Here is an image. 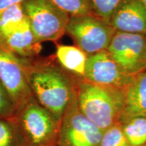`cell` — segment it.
Returning a JSON list of instances; mask_svg holds the SVG:
<instances>
[{
	"label": "cell",
	"instance_id": "obj_1",
	"mask_svg": "<svg viewBox=\"0 0 146 146\" xmlns=\"http://www.w3.org/2000/svg\"><path fill=\"white\" fill-rule=\"evenodd\" d=\"M25 70L33 96L61 121L75 92L74 76L60 66L54 56L25 58Z\"/></svg>",
	"mask_w": 146,
	"mask_h": 146
},
{
	"label": "cell",
	"instance_id": "obj_2",
	"mask_svg": "<svg viewBox=\"0 0 146 146\" xmlns=\"http://www.w3.org/2000/svg\"><path fill=\"white\" fill-rule=\"evenodd\" d=\"M73 76L77 103L83 114L102 131L119 123L125 89L96 85Z\"/></svg>",
	"mask_w": 146,
	"mask_h": 146
},
{
	"label": "cell",
	"instance_id": "obj_3",
	"mask_svg": "<svg viewBox=\"0 0 146 146\" xmlns=\"http://www.w3.org/2000/svg\"><path fill=\"white\" fill-rule=\"evenodd\" d=\"M25 146H57L60 122L33 96L16 111Z\"/></svg>",
	"mask_w": 146,
	"mask_h": 146
},
{
	"label": "cell",
	"instance_id": "obj_4",
	"mask_svg": "<svg viewBox=\"0 0 146 146\" xmlns=\"http://www.w3.org/2000/svg\"><path fill=\"white\" fill-rule=\"evenodd\" d=\"M25 15L37 43L56 42L66 33L68 14L49 0H24Z\"/></svg>",
	"mask_w": 146,
	"mask_h": 146
},
{
	"label": "cell",
	"instance_id": "obj_5",
	"mask_svg": "<svg viewBox=\"0 0 146 146\" xmlns=\"http://www.w3.org/2000/svg\"><path fill=\"white\" fill-rule=\"evenodd\" d=\"M116 32L109 23L94 14L70 16L66 33L87 56L106 50Z\"/></svg>",
	"mask_w": 146,
	"mask_h": 146
},
{
	"label": "cell",
	"instance_id": "obj_6",
	"mask_svg": "<svg viewBox=\"0 0 146 146\" xmlns=\"http://www.w3.org/2000/svg\"><path fill=\"white\" fill-rule=\"evenodd\" d=\"M102 135L79 109L75 89L60 122L57 146H99Z\"/></svg>",
	"mask_w": 146,
	"mask_h": 146
},
{
	"label": "cell",
	"instance_id": "obj_7",
	"mask_svg": "<svg viewBox=\"0 0 146 146\" xmlns=\"http://www.w3.org/2000/svg\"><path fill=\"white\" fill-rule=\"evenodd\" d=\"M106 50L127 74L135 76L146 70L144 35L116 31Z\"/></svg>",
	"mask_w": 146,
	"mask_h": 146
},
{
	"label": "cell",
	"instance_id": "obj_8",
	"mask_svg": "<svg viewBox=\"0 0 146 146\" xmlns=\"http://www.w3.org/2000/svg\"><path fill=\"white\" fill-rule=\"evenodd\" d=\"M25 58L0 46V81L8 93L16 111L33 96L25 73Z\"/></svg>",
	"mask_w": 146,
	"mask_h": 146
},
{
	"label": "cell",
	"instance_id": "obj_9",
	"mask_svg": "<svg viewBox=\"0 0 146 146\" xmlns=\"http://www.w3.org/2000/svg\"><path fill=\"white\" fill-rule=\"evenodd\" d=\"M133 77L124 72L109 52L104 50L88 56L83 78L96 85L125 89Z\"/></svg>",
	"mask_w": 146,
	"mask_h": 146
},
{
	"label": "cell",
	"instance_id": "obj_10",
	"mask_svg": "<svg viewBox=\"0 0 146 146\" xmlns=\"http://www.w3.org/2000/svg\"><path fill=\"white\" fill-rule=\"evenodd\" d=\"M110 24L116 31L145 35V7L139 0H123L113 12Z\"/></svg>",
	"mask_w": 146,
	"mask_h": 146
},
{
	"label": "cell",
	"instance_id": "obj_11",
	"mask_svg": "<svg viewBox=\"0 0 146 146\" xmlns=\"http://www.w3.org/2000/svg\"><path fill=\"white\" fill-rule=\"evenodd\" d=\"M138 116H146V70L134 76L125 89V105L120 123Z\"/></svg>",
	"mask_w": 146,
	"mask_h": 146
},
{
	"label": "cell",
	"instance_id": "obj_12",
	"mask_svg": "<svg viewBox=\"0 0 146 146\" xmlns=\"http://www.w3.org/2000/svg\"><path fill=\"white\" fill-rule=\"evenodd\" d=\"M0 46L22 58H36L42 49L41 43L36 41L27 18L20 29Z\"/></svg>",
	"mask_w": 146,
	"mask_h": 146
},
{
	"label": "cell",
	"instance_id": "obj_13",
	"mask_svg": "<svg viewBox=\"0 0 146 146\" xmlns=\"http://www.w3.org/2000/svg\"><path fill=\"white\" fill-rule=\"evenodd\" d=\"M54 57L60 66L69 74L83 78L88 56L76 45H56Z\"/></svg>",
	"mask_w": 146,
	"mask_h": 146
},
{
	"label": "cell",
	"instance_id": "obj_14",
	"mask_svg": "<svg viewBox=\"0 0 146 146\" xmlns=\"http://www.w3.org/2000/svg\"><path fill=\"white\" fill-rule=\"evenodd\" d=\"M27 19L22 3L8 8L0 18V45L20 29Z\"/></svg>",
	"mask_w": 146,
	"mask_h": 146
},
{
	"label": "cell",
	"instance_id": "obj_15",
	"mask_svg": "<svg viewBox=\"0 0 146 146\" xmlns=\"http://www.w3.org/2000/svg\"><path fill=\"white\" fill-rule=\"evenodd\" d=\"M120 124L131 146L146 145V116H135Z\"/></svg>",
	"mask_w": 146,
	"mask_h": 146
},
{
	"label": "cell",
	"instance_id": "obj_16",
	"mask_svg": "<svg viewBox=\"0 0 146 146\" xmlns=\"http://www.w3.org/2000/svg\"><path fill=\"white\" fill-rule=\"evenodd\" d=\"M0 146H25L23 135L15 118L0 119Z\"/></svg>",
	"mask_w": 146,
	"mask_h": 146
},
{
	"label": "cell",
	"instance_id": "obj_17",
	"mask_svg": "<svg viewBox=\"0 0 146 146\" xmlns=\"http://www.w3.org/2000/svg\"><path fill=\"white\" fill-rule=\"evenodd\" d=\"M68 14L76 16L93 14L89 0H49Z\"/></svg>",
	"mask_w": 146,
	"mask_h": 146
},
{
	"label": "cell",
	"instance_id": "obj_18",
	"mask_svg": "<svg viewBox=\"0 0 146 146\" xmlns=\"http://www.w3.org/2000/svg\"><path fill=\"white\" fill-rule=\"evenodd\" d=\"M99 146H131L120 123L103 131Z\"/></svg>",
	"mask_w": 146,
	"mask_h": 146
},
{
	"label": "cell",
	"instance_id": "obj_19",
	"mask_svg": "<svg viewBox=\"0 0 146 146\" xmlns=\"http://www.w3.org/2000/svg\"><path fill=\"white\" fill-rule=\"evenodd\" d=\"M122 1L123 0H89L93 14L109 24L113 12Z\"/></svg>",
	"mask_w": 146,
	"mask_h": 146
},
{
	"label": "cell",
	"instance_id": "obj_20",
	"mask_svg": "<svg viewBox=\"0 0 146 146\" xmlns=\"http://www.w3.org/2000/svg\"><path fill=\"white\" fill-rule=\"evenodd\" d=\"M16 108L8 93L0 81V119L15 118Z\"/></svg>",
	"mask_w": 146,
	"mask_h": 146
},
{
	"label": "cell",
	"instance_id": "obj_21",
	"mask_svg": "<svg viewBox=\"0 0 146 146\" xmlns=\"http://www.w3.org/2000/svg\"><path fill=\"white\" fill-rule=\"evenodd\" d=\"M24 0H0V18L2 14L12 5L23 3Z\"/></svg>",
	"mask_w": 146,
	"mask_h": 146
},
{
	"label": "cell",
	"instance_id": "obj_22",
	"mask_svg": "<svg viewBox=\"0 0 146 146\" xmlns=\"http://www.w3.org/2000/svg\"><path fill=\"white\" fill-rule=\"evenodd\" d=\"M139 1H141L142 3H143V5L145 7V8H146V0H139Z\"/></svg>",
	"mask_w": 146,
	"mask_h": 146
},
{
	"label": "cell",
	"instance_id": "obj_23",
	"mask_svg": "<svg viewBox=\"0 0 146 146\" xmlns=\"http://www.w3.org/2000/svg\"><path fill=\"white\" fill-rule=\"evenodd\" d=\"M145 44H146V35H145Z\"/></svg>",
	"mask_w": 146,
	"mask_h": 146
},
{
	"label": "cell",
	"instance_id": "obj_24",
	"mask_svg": "<svg viewBox=\"0 0 146 146\" xmlns=\"http://www.w3.org/2000/svg\"><path fill=\"white\" fill-rule=\"evenodd\" d=\"M145 146H146V145H145Z\"/></svg>",
	"mask_w": 146,
	"mask_h": 146
}]
</instances>
